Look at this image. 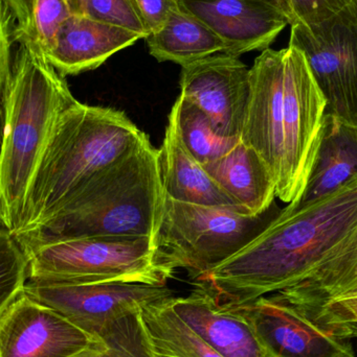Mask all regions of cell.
<instances>
[{
	"mask_svg": "<svg viewBox=\"0 0 357 357\" xmlns=\"http://www.w3.org/2000/svg\"><path fill=\"white\" fill-rule=\"evenodd\" d=\"M281 210L276 204L260 215L228 206L196 205L166 197L154 237L159 264L186 268L194 280L240 251L262 232Z\"/></svg>",
	"mask_w": 357,
	"mask_h": 357,
	"instance_id": "cell-6",
	"label": "cell"
},
{
	"mask_svg": "<svg viewBox=\"0 0 357 357\" xmlns=\"http://www.w3.org/2000/svg\"><path fill=\"white\" fill-rule=\"evenodd\" d=\"M73 15L67 0H37L33 36L44 52L50 50L59 29Z\"/></svg>",
	"mask_w": 357,
	"mask_h": 357,
	"instance_id": "cell-26",
	"label": "cell"
},
{
	"mask_svg": "<svg viewBox=\"0 0 357 357\" xmlns=\"http://www.w3.org/2000/svg\"><path fill=\"white\" fill-rule=\"evenodd\" d=\"M357 230V176L280 214L236 254L197 279L224 305L289 289L312 274Z\"/></svg>",
	"mask_w": 357,
	"mask_h": 357,
	"instance_id": "cell-1",
	"label": "cell"
},
{
	"mask_svg": "<svg viewBox=\"0 0 357 357\" xmlns=\"http://www.w3.org/2000/svg\"><path fill=\"white\" fill-rule=\"evenodd\" d=\"M354 1L356 0H289V4L293 22L300 21L306 24H316Z\"/></svg>",
	"mask_w": 357,
	"mask_h": 357,
	"instance_id": "cell-28",
	"label": "cell"
},
{
	"mask_svg": "<svg viewBox=\"0 0 357 357\" xmlns=\"http://www.w3.org/2000/svg\"><path fill=\"white\" fill-rule=\"evenodd\" d=\"M83 15L92 20L133 31L145 39L149 35L133 0H83Z\"/></svg>",
	"mask_w": 357,
	"mask_h": 357,
	"instance_id": "cell-25",
	"label": "cell"
},
{
	"mask_svg": "<svg viewBox=\"0 0 357 357\" xmlns=\"http://www.w3.org/2000/svg\"><path fill=\"white\" fill-rule=\"evenodd\" d=\"M251 67L239 56L216 54L182 67L180 96L205 113L216 132L240 139Z\"/></svg>",
	"mask_w": 357,
	"mask_h": 357,
	"instance_id": "cell-11",
	"label": "cell"
},
{
	"mask_svg": "<svg viewBox=\"0 0 357 357\" xmlns=\"http://www.w3.org/2000/svg\"><path fill=\"white\" fill-rule=\"evenodd\" d=\"M289 44L305 56L327 113L357 127V0L316 24L291 23Z\"/></svg>",
	"mask_w": 357,
	"mask_h": 357,
	"instance_id": "cell-8",
	"label": "cell"
},
{
	"mask_svg": "<svg viewBox=\"0 0 357 357\" xmlns=\"http://www.w3.org/2000/svg\"><path fill=\"white\" fill-rule=\"evenodd\" d=\"M166 195L150 140L103 172L37 228L14 235L24 250L68 239H154Z\"/></svg>",
	"mask_w": 357,
	"mask_h": 357,
	"instance_id": "cell-5",
	"label": "cell"
},
{
	"mask_svg": "<svg viewBox=\"0 0 357 357\" xmlns=\"http://www.w3.org/2000/svg\"><path fill=\"white\" fill-rule=\"evenodd\" d=\"M326 113V98L300 48H268L255 59L240 140L268 165L277 197L289 205L303 195Z\"/></svg>",
	"mask_w": 357,
	"mask_h": 357,
	"instance_id": "cell-2",
	"label": "cell"
},
{
	"mask_svg": "<svg viewBox=\"0 0 357 357\" xmlns=\"http://www.w3.org/2000/svg\"><path fill=\"white\" fill-rule=\"evenodd\" d=\"M0 50V220L13 232L54 126L77 100L31 33L1 29Z\"/></svg>",
	"mask_w": 357,
	"mask_h": 357,
	"instance_id": "cell-3",
	"label": "cell"
},
{
	"mask_svg": "<svg viewBox=\"0 0 357 357\" xmlns=\"http://www.w3.org/2000/svg\"><path fill=\"white\" fill-rule=\"evenodd\" d=\"M159 159L166 197L182 203L228 206L242 210L220 188L205 167L189 153L171 115L159 150Z\"/></svg>",
	"mask_w": 357,
	"mask_h": 357,
	"instance_id": "cell-16",
	"label": "cell"
},
{
	"mask_svg": "<svg viewBox=\"0 0 357 357\" xmlns=\"http://www.w3.org/2000/svg\"><path fill=\"white\" fill-rule=\"evenodd\" d=\"M184 146L203 165L230 152L240 139H231L216 132L209 117L196 105L180 96L170 113Z\"/></svg>",
	"mask_w": 357,
	"mask_h": 357,
	"instance_id": "cell-22",
	"label": "cell"
},
{
	"mask_svg": "<svg viewBox=\"0 0 357 357\" xmlns=\"http://www.w3.org/2000/svg\"><path fill=\"white\" fill-rule=\"evenodd\" d=\"M197 287L187 297L171 300L180 318L221 356L264 357L247 321L220 303L207 287Z\"/></svg>",
	"mask_w": 357,
	"mask_h": 357,
	"instance_id": "cell-15",
	"label": "cell"
},
{
	"mask_svg": "<svg viewBox=\"0 0 357 357\" xmlns=\"http://www.w3.org/2000/svg\"><path fill=\"white\" fill-rule=\"evenodd\" d=\"M140 10L149 33L159 29L172 10L180 8L177 0H133Z\"/></svg>",
	"mask_w": 357,
	"mask_h": 357,
	"instance_id": "cell-30",
	"label": "cell"
},
{
	"mask_svg": "<svg viewBox=\"0 0 357 357\" xmlns=\"http://www.w3.org/2000/svg\"><path fill=\"white\" fill-rule=\"evenodd\" d=\"M29 282L40 285L142 283L167 285L173 271L159 264L154 239L86 237L25 250Z\"/></svg>",
	"mask_w": 357,
	"mask_h": 357,
	"instance_id": "cell-7",
	"label": "cell"
},
{
	"mask_svg": "<svg viewBox=\"0 0 357 357\" xmlns=\"http://www.w3.org/2000/svg\"><path fill=\"white\" fill-rule=\"evenodd\" d=\"M96 340L25 293L0 312V357H75Z\"/></svg>",
	"mask_w": 357,
	"mask_h": 357,
	"instance_id": "cell-12",
	"label": "cell"
},
{
	"mask_svg": "<svg viewBox=\"0 0 357 357\" xmlns=\"http://www.w3.org/2000/svg\"><path fill=\"white\" fill-rule=\"evenodd\" d=\"M203 167L249 215H260L274 205L276 184L268 165L241 140L230 152Z\"/></svg>",
	"mask_w": 357,
	"mask_h": 357,
	"instance_id": "cell-19",
	"label": "cell"
},
{
	"mask_svg": "<svg viewBox=\"0 0 357 357\" xmlns=\"http://www.w3.org/2000/svg\"><path fill=\"white\" fill-rule=\"evenodd\" d=\"M172 299L148 304L140 312L153 357H224L180 318Z\"/></svg>",
	"mask_w": 357,
	"mask_h": 357,
	"instance_id": "cell-21",
	"label": "cell"
},
{
	"mask_svg": "<svg viewBox=\"0 0 357 357\" xmlns=\"http://www.w3.org/2000/svg\"><path fill=\"white\" fill-rule=\"evenodd\" d=\"M151 56L159 62L184 67L216 54H228V46L207 25L180 8L146 39Z\"/></svg>",
	"mask_w": 357,
	"mask_h": 357,
	"instance_id": "cell-20",
	"label": "cell"
},
{
	"mask_svg": "<svg viewBox=\"0 0 357 357\" xmlns=\"http://www.w3.org/2000/svg\"><path fill=\"white\" fill-rule=\"evenodd\" d=\"M25 294L60 312L80 328L96 335L115 319L140 312L145 305L175 297L173 291L142 283L40 285L27 283Z\"/></svg>",
	"mask_w": 357,
	"mask_h": 357,
	"instance_id": "cell-9",
	"label": "cell"
},
{
	"mask_svg": "<svg viewBox=\"0 0 357 357\" xmlns=\"http://www.w3.org/2000/svg\"><path fill=\"white\" fill-rule=\"evenodd\" d=\"M29 254L6 226L0 229V312L25 293L29 278Z\"/></svg>",
	"mask_w": 357,
	"mask_h": 357,
	"instance_id": "cell-24",
	"label": "cell"
},
{
	"mask_svg": "<svg viewBox=\"0 0 357 357\" xmlns=\"http://www.w3.org/2000/svg\"><path fill=\"white\" fill-rule=\"evenodd\" d=\"M351 294H357V230L310 276L272 295L314 322L331 302Z\"/></svg>",
	"mask_w": 357,
	"mask_h": 357,
	"instance_id": "cell-17",
	"label": "cell"
},
{
	"mask_svg": "<svg viewBox=\"0 0 357 357\" xmlns=\"http://www.w3.org/2000/svg\"><path fill=\"white\" fill-rule=\"evenodd\" d=\"M270 1L274 2L277 6H280L283 10H286L291 17V8H289V0H270ZM291 22H293V17H291Z\"/></svg>",
	"mask_w": 357,
	"mask_h": 357,
	"instance_id": "cell-32",
	"label": "cell"
},
{
	"mask_svg": "<svg viewBox=\"0 0 357 357\" xmlns=\"http://www.w3.org/2000/svg\"><path fill=\"white\" fill-rule=\"evenodd\" d=\"M357 176V127L326 113L320 144L301 199L295 209L337 190Z\"/></svg>",
	"mask_w": 357,
	"mask_h": 357,
	"instance_id": "cell-18",
	"label": "cell"
},
{
	"mask_svg": "<svg viewBox=\"0 0 357 357\" xmlns=\"http://www.w3.org/2000/svg\"><path fill=\"white\" fill-rule=\"evenodd\" d=\"M140 312L126 314L107 324L96 333V342L75 357H153Z\"/></svg>",
	"mask_w": 357,
	"mask_h": 357,
	"instance_id": "cell-23",
	"label": "cell"
},
{
	"mask_svg": "<svg viewBox=\"0 0 357 357\" xmlns=\"http://www.w3.org/2000/svg\"><path fill=\"white\" fill-rule=\"evenodd\" d=\"M140 39L145 38L133 31L92 20L85 15H73L44 54L65 77L99 68L113 54Z\"/></svg>",
	"mask_w": 357,
	"mask_h": 357,
	"instance_id": "cell-14",
	"label": "cell"
},
{
	"mask_svg": "<svg viewBox=\"0 0 357 357\" xmlns=\"http://www.w3.org/2000/svg\"><path fill=\"white\" fill-rule=\"evenodd\" d=\"M73 15H83V0H67Z\"/></svg>",
	"mask_w": 357,
	"mask_h": 357,
	"instance_id": "cell-31",
	"label": "cell"
},
{
	"mask_svg": "<svg viewBox=\"0 0 357 357\" xmlns=\"http://www.w3.org/2000/svg\"><path fill=\"white\" fill-rule=\"evenodd\" d=\"M147 142L148 136L121 111L77 100L54 126L12 234L43 224L94 178Z\"/></svg>",
	"mask_w": 357,
	"mask_h": 357,
	"instance_id": "cell-4",
	"label": "cell"
},
{
	"mask_svg": "<svg viewBox=\"0 0 357 357\" xmlns=\"http://www.w3.org/2000/svg\"><path fill=\"white\" fill-rule=\"evenodd\" d=\"M316 325L335 337L349 340L357 335V294L344 296L331 302L319 318Z\"/></svg>",
	"mask_w": 357,
	"mask_h": 357,
	"instance_id": "cell-27",
	"label": "cell"
},
{
	"mask_svg": "<svg viewBox=\"0 0 357 357\" xmlns=\"http://www.w3.org/2000/svg\"><path fill=\"white\" fill-rule=\"evenodd\" d=\"M226 306L247 321L264 357H356L348 340L321 328L274 295Z\"/></svg>",
	"mask_w": 357,
	"mask_h": 357,
	"instance_id": "cell-10",
	"label": "cell"
},
{
	"mask_svg": "<svg viewBox=\"0 0 357 357\" xmlns=\"http://www.w3.org/2000/svg\"><path fill=\"white\" fill-rule=\"evenodd\" d=\"M180 8L207 25L240 56L270 48L291 17L270 0H177Z\"/></svg>",
	"mask_w": 357,
	"mask_h": 357,
	"instance_id": "cell-13",
	"label": "cell"
},
{
	"mask_svg": "<svg viewBox=\"0 0 357 357\" xmlns=\"http://www.w3.org/2000/svg\"><path fill=\"white\" fill-rule=\"evenodd\" d=\"M1 29L33 35L37 0H0Z\"/></svg>",
	"mask_w": 357,
	"mask_h": 357,
	"instance_id": "cell-29",
	"label": "cell"
}]
</instances>
